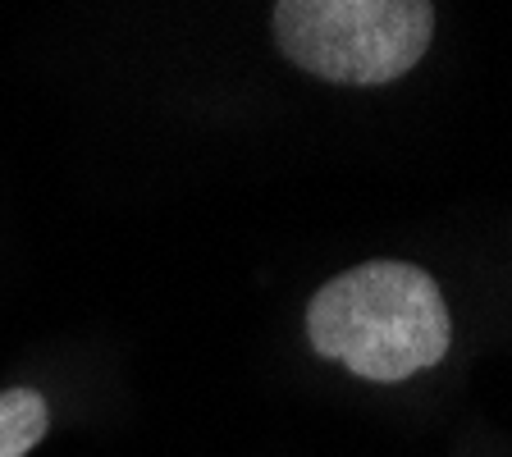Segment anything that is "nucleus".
Returning <instances> with one entry per match:
<instances>
[{
	"label": "nucleus",
	"mask_w": 512,
	"mask_h": 457,
	"mask_svg": "<svg viewBox=\"0 0 512 457\" xmlns=\"http://www.w3.org/2000/svg\"><path fill=\"white\" fill-rule=\"evenodd\" d=\"M307 343L357 380L403 384L444 362L453 320L444 288L412 261H362L307 302Z\"/></svg>",
	"instance_id": "f257e3e1"
},
{
	"label": "nucleus",
	"mask_w": 512,
	"mask_h": 457,
	"mask_svg": "<svg viewBox=\"0 0 512 457\" xmlns=\"http://www.w3.org/2000/svg\"><path fill=\"white\" fill-rule=\"evenodd\" d=\"M430 37V0H275L279 51L325 83H394L421 64Z\"/></svg>",
	"instance_id": "f03ea898"
},
{
	"label": "nucleus",
	"mask_w": 512,
	"mask_h": 457,
	"mask_svg": "<svg viewBox=\"0 0 512 457\" xmlns=\"http://www.w3.org/2000/svg\"><path fill=\"white\" fill-rule=\"evenodd\" d=\"M51 430V407L37 389H5L0 394V457H28Z\"/></svg>",
	"instance_id": "7ed1b4c3"
}]
</instances>
